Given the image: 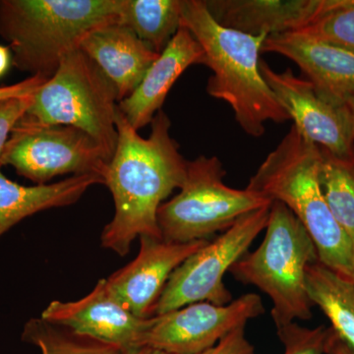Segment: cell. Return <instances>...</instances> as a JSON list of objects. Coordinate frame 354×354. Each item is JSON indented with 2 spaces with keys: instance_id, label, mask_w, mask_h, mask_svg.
Instances as JSON below:
<instances>
[{
  "instance_id": "26",
  "label": "cell",
  "mask_w": 354,
  "mask_h": 354,
  "mask_svg": "<svg viewBox=\"0 0 354 354\" xmlns=\"http://www.w3.org/2000/svg\"><path fill=\"white\" fill-rule=\"evenodd\" d=\"M200 354H254V348L246 339L245 326H243Z\"/></svg>"
},
{
  "instance_id": "5",
  "label": "cell",
  "mask_w": 354,
  "mask_h": 354,
  "mask_svg": "<svg viewBox=\"0 0 354 354\" xmlns=\"http://www.w3.org/2000/svg\"><path fill=\"white\" fill-rule=\"evenodd\" d=\"M262 243L237 261L230 274L236 281L259 288L271 298L277 327L310 320L312 307L307 290V268L319 261L315 244L286 205L272 201Z\"/></svg>"
},
{
  "instance_id": "24",
  "label": "cell",
  "mask_w": 354,
  "mask_h": 354,
  "mask_svg": "<svg viewBox=\"0 0 354 354\" xmlns=\"http://www.w3.org/2000/svg\"><path fill=\"white\" fill-rule=\"evenodd\" d=\"M285 346V354H324L330 329L319 326L314 329L301 327L297 322L277 327Z\"/></svg>"
},
{
  "instance_id": "31",
  "label": "cell",
  "mask_w": 354,
  "mask_h": 354,
  "mask_svg": "<svg viewBox=\"0 0 354 354\" xmlns=\"http://www.w3.org/2000/svg\"><path fill=\"white\" fill-rule=\"evenodd\" d=\"M346 106H348L349 111L353 114V123H354V95L351 97H348L346 101Z\"/></svg>"
},
{
  "instance_id": "21",
  "label": "cell",
  "mask_w": 354,
  "mask_h": 354,
  "mask_svg": "<svg viewBox=\"0 0 354 354\" xmlns=\"http://www.w3.org/2000/svg\"><path fill=\"white\" fill-rule=\"evenodd\" d=\"M320 149L319 181L323 196L354 246V160H342Z\"/></svg>"
},
{
  "instance_id": "6",
  "label": "cell",
  "mask_w": 354,
  "mask_h": 354,
  "mask_svg": "<svg viewBox=\"0 0 354 354\" xmlns=\"http://www.w3.org/2000/svg\"><path fill=\"white\" fill-rule=\"evenodd\" d=\"M118 104L113 83L82 50H77L35 93L19 122L75 127L90 135L113 158L118 137Z\"/></svg>"
},
{
  "instance_id": "27",
  "label": "cell",
  "mask_w": 354,
  "mask_h": 354,
  "mask_svg": "<svg viewBox=\"0 0 354 354\" xmlns=\"http://www.w3.org/2000/svg\"><path fill=\"white\" fill-rule=\"evenodd\" d=\"M48 80L44 77L30 76L19 83L0 87V102L34 95Z\"/></svg>"
},
{
  "instance_id": "22",
  "label": "cell",
  "mask_w": 354,
  "mask_h": 354,
  "mask_svg": "<svg viewBox=\"0 0 354 354\" xmlns=\"http://www.w3.org/2000/svg\"><path fill=\"white\" fill-rule=\"evenodd\" d=\"M22 341L36 346L41 354H124L118 346L75 334L41 317L25 324Z\"/></svg>"
},
{
  "instance_id": "9",
  "label": "cell",
  "mask_w": 354,
  "mask_h": 354,
  "mask_svg": "<svg viewBox=\"0 0 354 354\" xmlns=\"http://www.w3.org/2000/svg\"><path fill=\"white\" fill-rule=\"evenodd\" d=\"M111 160L82 130L62 125L32 127L18 121L0 156V165H10L19 176L41 185L64 174H95L104 179Z\"/></svg>"
},
{
  "instance_id": "23",
  "label": "cell",
  "mask_w": 354,
  "mask_h": 354,
  "mask_svg": "<svg viewBox=\"0 0 354 354\" xmlns=\"http://www.w3.org/2000/svg\"><path fill=\"white\" fill-rule=\"evenodd\" d=\"M297 32L354 50V0H328L322 12Z\"/></svg>"
},
{
  "instance_id": "3",
  "label": "cell",
  "mask_w": 354,
  "mask_h": 354,
  "mask_svg": "<svg viewBox=\"0 0 354 354\" xmlns=\"http://www.w3.org/2000/svg\"><path fill=\"white\" fill-rule=\"evenodd\" d=\"M320 160V147L305 139L292 125L246 188L286 205L311 236L320 263L353 281L354 246L323 196Z\"/></svg>"
},
{
  "instance_id": "11",
  "label": "cell",
  "mask_w": 354,
  "mask_h": 354,
  "mask_svg": "<svg viewBox=\"0 0 354 354\" xmlns=\"http://www.w3.org/2000/svg\"><path fill=\"white\" fill-rule=\"evenodd\" d=\"M259 295L246 293L228 304L202 301L153 316L143 346L171 354H200L264 313Z\"/></svg>"
},
{
  "instance_id": "25",
  "label": "cell",
  "mask_w": 354,
  "mask_h": 354,
  "mask_svg": "<svg viewBox=\"0 0 354 354\" xmlns=\"http://www.w3.org/2000/svg\"><path fill=\"white\" fill-rule=\"evenodd\" d=\"M32 95L0 102V156L18 121L31 106Z\"/></svg>"
},
{
  "instance_id": "4",
  "label": "cell",
  "mask_w": 354,
  "mask_h": 354,
  "mask_svg": "<svg viewBox=\"0 0 354 354\" xmlns=\"http://www.w3.org/2000/svg\"><path fill=\"white\" fill-rule=\"evenodd\" d=\"M123 0H0V36L12 65L50 79L90 32L121 23Z\"/></svg>"
},
{
  "instance_id": "14",
  "label": "cell",
  "mask_w": 354,
  "mask_h": 354,
  "mask_svg": "<svg viewBox=\"0 0 354 354\" xmlns=\"http://www.w3.org/2000/svg\"><path fill=\"white\" fill-rule=\"evenodd\" d=\"M262 53L288 58L319 92L335 101L346 102L354 95V50L290 32L268 36Z\"/></svg>"
},
{
  "instance_id": "20",
  "label": "cell",
  "mask_w": 354,
  "mask_h": 354,
  "mask_svg": "<svg viewBox=\"0 0 354 354\" xmlns=\"http://www.w3.org/2000/svg\"><path fill=\"white\" fill-rule=\"evenodd\" d=\"M183 4V0H123L121 24L160 55L180 28Z\"/></svg>"
},
{
  "instance_id": "10",
  "label": "cell",
  "mask_w": 354,
  "mask_h": 354,
  "mask_svg": "<svg viewBox=\"0 0 354 354\" xmlns=\"http://www.w3.org/2000/svg\"><path fill=\"white\" fill-rule=\"evenodd\" d=\"M260 71L305 139L335 157L354 160L353 118L346 102L323 95L290 68L277 72L261 60Z\"/></svg>"
},
{
  "instance_id": "15",
  "label": "cell",
  "mask_w": 354,
  "mask_h": 354,
  "mask_svg": "<svg viewBox=\"0 0 354 354\" xmlns=\"http://www.w3.org/2000/svg\"><path fill=\"white\" fill-rule=\"evenodd\" d=\"M203 57L201 46L180 25L136 90L118 104V109L135 130L138 131L152 122L156 114L162 111L167 95L177 79L191 65L201 64Z\"/></svg>"
},
{
  "instance_id": "19",
  "label": "cell",
  "mask_w": 354,
  "mask_h": 354,
  "mask_svg": "<svg viewBox=\"0 0 354 354\" xmlns=\"http://www.w3.org/2000/svg\"><path fill=\"white\" fill-rule=\"evenodd\" d=\"M307 290L312 304L329 319L335 335L354 354V283L320 261L307 268Z\"/></svg>"
},
{
  "instance_id": "17",
  "label": "cell",
  "mask_w": 354,
  "mask_h": 354,
  "mask_svg": "<svg viewBox=\"0 0 354 354\" xmlns=\"http://www.w3.org/2000/svg\"><path fill=\"white\" fill-rule=\"evenodd\" d=\"M79 50L113 83L118 102L136 90L160 55L121 23L104 26L90 32Z\"/></svg>"
},
{
  "instance_id": "32",
  "label": "cell",
  "mask_w": 354,
  "mask_h": 354,
  "mask_svg": "<svg viewBox=\"0 0 354 354\" xmlns=\"http://www.w3.org/2000/svg\"><path fill=\"white\" fill-rule=\"evenodd\" d=\"M353 283H354V279H353Z\"/></svg>"
},
{
  "instance_id": "18",
  "label": "cell",
  "mask_w": 354,
  "mask_h": 354,
  "mask_svg": "<svg viewBox=\"0 0 354 354\" xmlns=\"http://www.w3.org/2000/svg\"><path fill=\"white\" fill-rule=\"evenodd\" d=\"M0 165V237L21 221L51 208L74 204L97 184H106L95 174L74 176L53 184L25 186L4 176Z\"/></svg>"
},
{
  "instance_id": "7",
  "label": "cell",
  "mask_w": 354,
  "mask_h": 354,
  "mask_svg": "<svg viewBox=\"0 0 354 354\" xmlns=\"http://www.w3.org/2000/svg\"><path fill=\"white\" fill-rule=\"evenodd\" d=\"M225 176V169L216 157L199 156L187 160L178 194L158 209V225L164 241H208L242 216L271 206V200L258 193L230 187L223 181Z\"/></svg>"
},
{
  "instance_id": "8",
  "label": "cell",
  "mask_w": 354,
  "mask_h": 354,
  "mask_svg": "<svg viewBox=\"0 0 354 354\" xmlns=\"http://www.w3.org/2000/svg\"><path fill=\"white\" fill-rule=\"evenodd\" d=\"M270 207L242 216L213 241L187 258L172 272L158 298L153 316L162 315L196 302L225 305L232 301L223 278L265 230Z\"/></svg>"
},
{
  "instance_id": "28",
  "label": "cell",
  "mask_w": 354,
  "mask_h": 354,
  "mask_svg": "<svg viewBox=\"0 0 354 354\" xmlns=\"http://www.w3.org/2000/svg\"><path fill=\"white\" fill-rule=\"evenodd\" d=\"M326 354H353L348 348V346L341 342V339L335 335L330 328V334L328 337L327 344H326Z\"/></svg>"
},
{
  "instance_id": "29",
  "label": "cell",
  "mask_w": 354,
  "mask_h": 354,
  "mask_svg": "<svg viewBox=\"0 0 354 354\" xmlns=\"http://www.w3.org/2000/svg\"><path fill=\"white\" fill-rule=\"evenodd\" d=\"M10 65H12L10 50L8 46H0V78L6 75Z\"/></svg>"
},
{
  "instance_id": "2",
  "label": "cell",
  "mask_w": 354,
  "mask_h": 354,
  "mask_svg": "<svg viewBox=\"0 0 354 354\" xmlns=\"http://www.w3.org/2000/svg\"><path fill=\"white\" fill-rule=\"evenodd\" d=\"M181 26L201 46V64L212 71L206 91L230 104L241 129L259 138L265 123L290 120L260 71V53L267 35L251 36L223 27L203 0H183Z\"/></svg>"
},
{
  "instance_id": "13",
  "label": "cell",
  "mask_w": 354,
  "mask_h": 354,
  "mask_svg": "<svg viewBox=\"0 0 354 354\" xmlns=\"http://www.w3.org/2000/svg\"><path fill=\"white\" fill-rule=\"evenodd\" d=\"M132 262L106 279L111 295L138 318H151L172 272L208 241L171 242L141 236Z\"/></svg>"
},
{
  "instance_id": "1",
  "label": "cell",
  "mask_w": 354,
  "mask_h": 354,
  "mask_svg": "<svg viewBox=\"0 0 354 354\" xmlns=\"http://www.w3.org/2000/svg\"><path fill=\"white\" fill-rule=\"evenodd\" d=\"M151 124L150 136L143 138L118 108V143L104 177L115 212L101 241L104 248L121 257L129 253L137 237L162 239L158 209L185 179L187 160L171 138L169 116L162 109Z\"/></svg>"
},
{
  "instance_id": "30",
  "label": "cell",
  "mask_w": 354,
  "mask_h": 354,
  "mask_svg": "<svg viewBox=\"0 0 354 354\" xmlns=\"http://www.w3.org/2000/svg\"><path fill=\"white\" fill-rule=\"evenodd\" d=\"M124 354H171L165 353V351H160L149 346H143V348L132 349V351H127Z\"/></svg>"
},
{
  "instance_id": "12",
  "label": "cell",
  "mask_w": 354,
  "mask_h": 354,
  "mask_svg": "<svg viewBox=\"0 0 354 354\" xmlns=\"http://www.w3.org/2000/svg\"><path fill=\"white\" fill-rule=\"evenodd\" d=\"M41 318L66 328L75 334L118 346L123 353L143 348L144 337L153 323L128 311L109 290L106 279H100L94 290L77 301L50 302Z\"/></svg>"
},
{
  "instance_id": "16",
  "label": "cell",
  "mask_w": 354,
  "mask_h": 354,
  "mask_svg": "<svg viewBox=\"0 0 354 354\" xmlns=\"http://www.w3.org/2000/svg\"><path fill=\"white\" fill-rule=\"evenodd\" d=\"M209 14L223 27L251 35L285 34L309 25L328 0H206Z\"/></svg>"
}]
</instances>
